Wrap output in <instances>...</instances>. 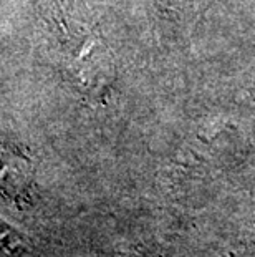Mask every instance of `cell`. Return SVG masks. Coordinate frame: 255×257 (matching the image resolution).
Here are the masks:
<instances>
[{
    "label": "cell",
    "instance_id": "obj_1",
    "mask_svg": "<svg viewBox=\"0 0 255 257\" xmlns=\"http://www.w3.org/2000/svg\"><path fill=\"white\" fill-rule=\"evenodd\" d=\"M52 24L63 70L81 93L100 98L110 90L115 78L113 62L105 43L83 22L67 17L63 10L55 14Z\"/></svg>",
    "mask_w": 255,
    "mask_h": 257
}]
</instances>
